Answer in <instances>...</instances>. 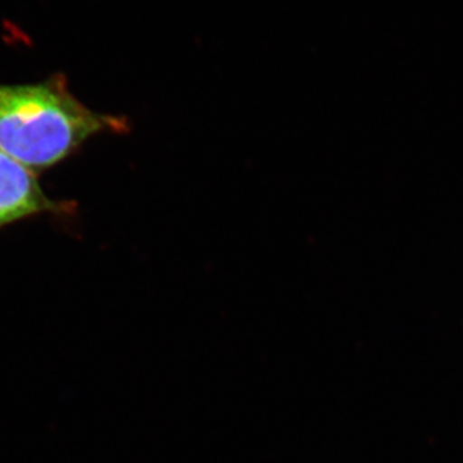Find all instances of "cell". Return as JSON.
Here are the masks:
<instances>
[{"mask_svg":"<svg viewBox=\"0 0 463 463\" xmlns=\"http://www.w3.org/2000/svg\"><path fill=\"white\" fill-rule=\"evenodd\" d=\"M70 209L71 206L48 197L36 173L0 152V228L43 213Z\"/></svg>","mask_w":463,"mask_h":463,"instance_id":"obj_2","label":"cell"},{"mask_svg":"<svg viewBox=\"0 0 463 463\" xmlns=\"http://www.w3.org/2000/svg\"><path fill=\"white\" fill-rule=\"evenodd\" d=\"M128 130L127 118L93 111L76 99L65 75L0 84V152L33 173L57 165L97 134Z\"/></svg>","mask_w":463,"mask_h":463,"instance_id":"obj_1","label":"cell"}]
</instances>
